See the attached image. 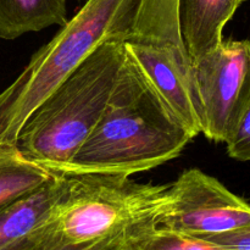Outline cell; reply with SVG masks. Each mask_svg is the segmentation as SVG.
I'll use <instances>...</instances> for the list:
<instances>
[{
  "label": "cell",
  "instance_id": "4",
  "mask_svg": "<svg viewBox=\"0 0 250 250\" xmlns=\"http://www.w3.org/2000/svg\"><path fill=\"white\" fill-rule=\"evenodd\" d=\"M141 0H87L0 93V146H15L38 105L93 51L131 34Z\"/></svg>",
  "mask_w": 250,
  "mask_h": 250
},
{
  "label": "cell",
  "instance_id": "15",
  "mask_svg": "<svg viewBox=\"0 0 250 250\" xmlns=\"http://www.w3.org/2000/svg\"><path fill=\"white\" fill-rule=\"evenodd\" d=\"M205 239L219 244L226 250H250V225Z\"/></svg>",
  "mask_w": 250,
  "mask_h": 250
},
{
  "label": "cell",
  "instance_id": "12",
  "mask_svg": "<svg viewBox=\"0 0 250 250\" xmlns=\"http://www.w3.org/2000/svg\"><path fill=\"white\" fill-rule=\"evenodd\" d=\"M53 175L28 160L16 146H0V205L37 189Z\"/></svg>",
  "mask_w": 250,
  "mask_h": 250
},
{
  "label": "cell",
  "instance_id": "16",
  "mask_svg": "<svg viewBox=\"0 0 250 250\" xmlns=\"http://www.w3.org/2000/svg\"><path fill=\"white\" fill-rule=\"evenodd\" d=\"M7 250H37V249H36V247H34L33 244H32L31 239L27 238L26 241L21 242V243H20V244H17V246L12 247V248H10V249H7Z\"/></svg>",
  "mask_w": 250,
  "mask_h": 250
},
{
  "label": "cell",
  "instance_id": "14",
  "mask_svg": "<svg viewBox=\"0 0 250 250\" xmlns=\"http://www.w3.org/2000/svg\"><path fill=\"white\" fill-rule=\"evenodd\" d=\"M225 144L229 158L250 163V99Z\"/></svg>",
  "mask_w": 250,
  "mask_h": 250
},
{
  "label": "cell",
  "instance_id": "6",
  "mask_svg": "<svg viewBox=\"0 0 250 250\" xmlns=\"http://www.w3.org/2000/svg\"><path fill=\"white\" fill-rule=\"evenodd\" d=\"M250 225V204L199 168L170 185V203L159 227L207 238Z\"/></svg>",
  "mask_w": 250,
  "mask_h": 250
},
{
  "label": "cell",
  "instance_id": "10",
  "mask_svg": "<svg viewBox=\"0 0 250 250\" xmlns=\"http://www.w3.org/2000/svg\"><path fill=\"white\" fill-rule=\"evenodd\" d=\"M67 0H0V38L12 41L67 22Z\"/></svg>",
  "mask_w": 250,
  "mask_h": 250
},
{
  "label": "cell",
  "instance_id": "9",
  "mask_svg": "<svg viewBox=\"0 0 250 250\" xmlns=\"http://www.w3.org/2000/svg\"><path fill=\"white\" fill-rule=\"evenodd\" d=\"M67 176L54 173L32 192L0 205V250L26 241L49 216L66 186Z\"/></svg>",
  "mask_w": 250,
  "mask_h": 250
},
{
  "label": "cell",
  "instance_id": "7",
  "mask_svg": "<svg viewBox=\"0 0 250 250\" xmlns=\"http://www.w3.org/2000/svg\"><path fill=\"white\" fill-rule=\"evenodd\" d=\"M125 50L193 138L202 134V106L187 50L171 44L131 39L125 41Z\"/></svg>",
  "mask_w": 250,
  "mask_h": 250
},
{
  "label": "cell",
  "instance_id": "13",
  "mask_svg": "<svg viewBox=\"0 0 250 250\" xmlns=\"http://www.w3.org/2000/svg\"><path fill=\"white\" fill-rule=\"evenodd\" d=\"M121 250H226L219 244L164 227H150L132 234Z\"/></svg>",
  "mask_w": 250,
  "mask_h": 250
},
{
  "label": "cell",
  "instance_id": "8",
  "mask_svg": "<svg viewBox=\"0 0 250 250\" xmlns=\"http://www.w3.org/2000/svg\"><path fill=\"white\" fill-rule=\"evenodd\" d=\"M247 0H178L181 38L192 62L224 41V28Z\"/></svg>",
  "mask_w": 250,
  "mask_h": 250
},
{
  "label": "cell",
  "instance_id": "1",
  "mask_svg": "<svg viewBox=\"0 0 250 250\" xmlns=\"http://www.w3.org/2000/svg\"><path fill=\"white\" fill-rule=\"evenodd\" d=\"M192 139L126 53L104 112L60 173L131 177L180 156Z\"/></svg>",
  "mask_w": 250,
  "mask_h": 250
},
{
  "label": "cell",
  "instance_id": "11",
  "mask_svg": "<svg viewBox=\"0 0 250 250\" xmlns=\"http://www.w3.org/2000/svg\"><path fill=\"white\" fill-rule=\"evenodd\" d=\"M127 39L186 49L178 26V0H141Z\"/></svg>",
  "mask_w": 250,
  "mask_h": 250
},
{
  "label": "cell",
  "instance_id": "3",
  "mask_svg": "<svg viewBox=\"0 0 250 250\" xmlns=\"http://www.w3.org/2000/svg\"><path fill=\"white\" fill-rule=\"evenodd\" d=\"M126 39L105 42L29 115L15 146L28 160L60 173L92 133L126 56Z\"/></svg>",
  "mask_w": 250,
  "mask_h": 250
},
{
  "label": "cell",
  "instance_id": "5",
  "mask_svg": "<svg viewBox=\"0 0 250 250\" xmlns=\"http://www.w3.org/2000/svg\"><path fill=\"white\" fill-rule=\"evenodd\" d=\"M203 136L225 143L250 99V41H222L193 62Z\"/></svg>",
  "mask_w": 250,
  "mask_h": 250
},
{
  "label": "cell",
  "instance_id": "2",
  "mask_svg": "<svg viewBox=\"0 0 250 250\" xmlns=\"http://www.w3.org/2000/svg\"><path fill=\"white\" fill-rule=\"evenodd\" d=\"M66 186L31 234L37 250H121L132 234L158 226L170 185L119 175H66Z\"/></svg>",
  "mask_w": 250,
  "mask_h": 250
}]
</instances>
